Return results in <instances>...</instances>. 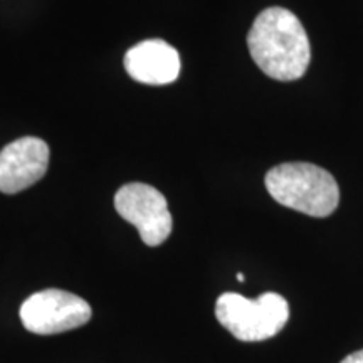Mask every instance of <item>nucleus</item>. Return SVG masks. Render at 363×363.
Segmentation results:
<instances>
[{
	"mask_svg": "<svg viewBox=\"0 0 363 363\" xmlns=\"http://www.w3.org/2000/svg\"><path fill=\"white\" fill-rule=\"evenodd\" d=\"M340 363H363V350H358L355 353H352V355L345 357Z\"/></svg>",
	"mask_w": 363,
	"mask_h": 363,
	"instance_id": "6e6552de",
	"label": "nucleus"
},
{
	"mask_svg": "<svg viewBox=\"0 0 363 363\" xmlns=\"http://www.w3.org/2000/svg\"><path fill=\"white\" fill-rule=\"evenodd\" d=\"M21 320L27 331L56 335L79 328L93 316L89 303L62 289H44L30 294L21 306Z\"/></svg>",
	"mask_w": 363,
	"mask_h": 363,
	"instance_id": "20e7f679",
	"label": "nucleus"
},
{
	"mask_svg": "<svg viewBox=\"0 0 363 363\" xmlns=\"http://www.w3.org/2000/svg\"><path fill=\"white\" fill-rule=\"evenodd\" d=\"M266 189L281 206L311 217L331 216L340 202L335 177L313 163H281L267 172Z\"/></svg>",
	"mask_w": 363,
	"mask_h": 363,
	"instance_id": "f03ea898",
	"label": "nucleus"
},
{
	"mask_svg": "<svg viewBox=\"0 0 363 363\" xmlns=\"http://www.w3.org/2000/svg\"><path fill=\"white\" fill-rule=\"evenodd\" d=\"M249 54L257 67L278 81L305 76L311 61V45L301 22L284 7L264 9L247 34Z\"/></svg>",
	"mask_w": 363,
	"mask_h": 363,
	"instance_id": "f257e3e1",
	"label": "nucleus"
},
{
	"mask_svg": "<svg viewBox=\"0 0 363 363\" xmlns=\"http://www.w3.org/2000/svg\"><path fill=\"white\" fill-rule=\"evenodd\" d=\"M216 316L240 342H262L284 328L289 318V305L278 293H264L257 299L224 293L216 303Z\"/></svg>",
	"mask_w": 363,
	"mask_h": 363,
	"instance_id": "7ed1b4c3",
	"label": "nucleus"
},
{
	"mask_svg": "<svg viewBox=\"0 0 363 363\" xmlns=\"http://www.w3.org/2000/svg\"><path fill=\"white\" fill-rule=\"evenodd\" d=\"M238 279L240 281V283H242V281H244V274H242V272H239V274H238Z\"/></svg>",
	"mask_w": 363,
	"mask_h": 363,
	"instance_id": "1a4fd4ad",
	"label": "nucleus"
},
{
	"mask_svg": "<svg viewBox=\"0 0 363 363\" xmlns=\"http://www.w3.org/2000/svg\"><path fill=\"white\" fill-rule=\"evenodd\" d=\"M49 147L44 140L24 136L0 152V192L17 194L29 189L45 175Z\"/></svg>",
	"mask_w": 363,
	"mask_h": 363,
	"instance_id": "423d86ee",
	"label": "nucleus"
},
{
	"mask_svg": "<svg viewBox=\"0 0 363 363\" xmlns=\"http://www.w3.org/2000/svg\"><path fill=\"white\" fill-rule=\"evenodd\" d=\"M118 214L138 229L147 246L157 247L165 242L174 229L167 199L160 190L147 184H126L115 195Z\"/></svg>",
	"mask_w": 363,
	"mask_h": 363,
	"instance_id": "39448f33",
	"label": "nucleus"
},
{
	"mask_svg": "<svg viewBox=\"0 0 363 363\" xmlns=\"http://www.w3.org/2000/svg\"><path fill=\"white\" fill-rule=\"evenodd\" d=\"M180 56L162 39H148L125 54V69L135 81L150 86L170 84L180 74Z\"/></svg>",
	"mask_w": 363,
	"mask_h": 363,
	"instance_id": "0eeeda50",
	"label": "nucleus"
}]
</instances>
